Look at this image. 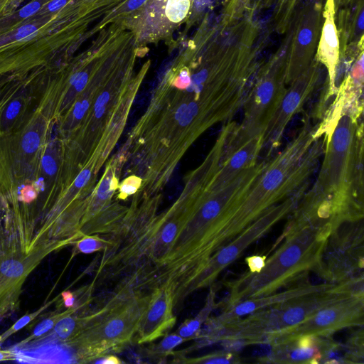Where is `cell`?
Masks as SVG:
<instances>
[{"label": "cell", "mask_w": 364, "mask_h": 364, "mask_svg": "<svg viewBox=\"0 0 364 364\" xmlns=\"http://www.w3.org/2000/svg\"><path fill=\"white\" fill-rule=\"evenodd\" d=\"M257 37L232 28L220 46L182 60L164 75L119 150L129 175L143 188L161 191L198 138L242 108L259 68Z\"/></svg>", "instance_id": "1"}, {"label": "cell", "mask_w": 364, "mask_h": 364, "mask_svg": "<svg viewBox=\"0 0 364 364\" xmlns=\"http://www.w3.org/2000/svg\"><path fill=\"white\" fill-rule=\"evenodd\" d=\"M101 50L60 70L53 114L60 139L96 173L119 141L146 73L134 71V55Z\"/></svg>", "instance_id": "2"}, {"label": "cell", "mask_w": 364, "mask_h": 364, "mask_svg": "<svg viewBox=\"0 0 364 364\" xmlns=\"http://www.w3.org/2000/svg\"><path fill=\"white\" fill-rule=\"evenodd\" d=\"M363 93L340 85L319 122L325 146L318 174L291 213L278 242L304 228L333 232L344 223L363 220Z\"/></svg>", "instance_id": "3"}, {"label": "cell", "mask_w": 364, "mask_h": 364, "mask_svg": "<svg viewBox=\"0 0 364 364\" xmlns=\"http://www.w3.org/2000/svg\"><path fill=\"white\" fill-rule=\"evenodd\" d=\"M264 164L257 163L217 190L207 187L216 170L209 159L188 173L185 183L194 198L191 215L166 257L146 282L149 289L169 284L173 290L175 306L183 301L186 290L215 252L220 232L261 174Z\"/></svg>", "instance_id": "4"}, {"label": "cell", "mask_w": 364, "mask_h": 364, "mask_svg": "<svg viewBox=\"0 0 364 364\" xmlns=\"http://www.w3.org/2000/svg\"><path fill=\"white\" fill-rule=\"evenodd\" d=\"M319 122L304 120L285 147L268 159L263 171L220 232L215 252L226 245L270 207L309 186L318 170L325 146Z\"/></svg>", "instance_id": "5"}, {"label": "cell", "mask_w": 364, "mask_h": 364, "mask_svg": "<svg viewBox=\"0 0 364 364\" xmlns=\"http://www.w3.org/2000/svg\"><path fill=\"white\" fill-rule=\"evenodd\" d=\"M84 14L79 1L57 12L36 14L0 35V80L47 70L78 40ZM1 80V81H2Z\"/></svg>", "instance_id": "6"}, {"label": "cell", "mask_w": 364, "mask_h": 364, "mask_svg": "<svg viewBox=\"0 0 364 364\" xmlns=\"http://www.w3.org/2000/svg\"><path fill=\"white\" fill-rule=\"evenodd\" d=\"M36 215L30 205L0 195V321L20 306L28 275L50 254L70 241L46 240L34 243Z\"/></svg>", "instance_id": "7"}, {"label": "cell", "mask_w": 364, "mask_h": 364, "mask_svg": "<svg viewBox=\"0 0 364 364\" xmlns=\"http://www.w3.org/2000/svg\"><path fill=\"white\" fill-rule=\"evenodd\" d=\"M363 282L351 279L318 291L289 299L234 321L208 333L204 342L228 347L268 344L276 334L302 322L318 309L350 294H364Z\"/></svg>", "instance_id": "8"}, {"label": "cell", "mask_w": 364, "mask_h": 364, "mask_svg": "<svg viewBox=\"0 0 364 364\" xmlns=\"http://www.w3.org/2000/svg\"><path fill=\"white\" fill-rule=\"evenodd\" d=\"M331 233L327 230L306 228L286 236L259 272H247L228 283L230 294L224 306L272 294L303 278L304 274L314 272Z\"/></svg>", "instance_id": "9"}, {"label": "cell", "mask_w": 364, "mask_h": 364, "mask_svg": "<svg viewBox=\"0 0 364 364\" xmlns=\"http://www.w3.org/2000/svg\"><path fill=\"white\" fill-rule=\"evenodd\" d=\"M289 32L281 48L258 68L243 104V118L228 136L223 159L265 129L287 90L286 68Z\"/></svg>", "instance_id": "10"}, {"label": "cell", "mask_w": 364, "mask_h": 364, "mask_svg": "<svg viewBox=\"0 0 364 364\" xmlns=\"http://www.w3.org/2000/svg\"><path fill=\"white\" fill-rule=\"evenodd\" d=\"M306 189L307 187L301 188L268 208L236 235L235 239L214 252L186 290L185 297L195 290L212 284L222 270L237 259L249 245L266 234L276 223L295 209Z\"/></svg>", "instance_id": "11"}, {"label": "cell", "mask_w": 364, "mask_h": 364, "mask_svg": "<svg viewBox=\"0 0 364 364\" xmlns=\"http://www.w3.org/2000/svg\"><path fill=\"white\" fill-rule=\"evenodd\" d=\"M363 220L341 225L328 238L314 272L333 284L363 277Z\"/></svg>", "instance_id": "12"}, {"label": "cell", "mask_w": 364, "mask_h": 364, "mask_svg": "<svg viewBox=\"0 0 364 364\" xmlns=\"http://www.w3.org/2000/svg\"><path fill=\"white\" fill-rule=\"evenodd\" d=\"M196 0H144L124 20L136 43L167 38L191 15Z\"/></svg>", "instance_id": "13"}, {"label": "cell", "mask_w": 364, "mask_h": 364, "mask_svg": "<svg viewBox=\"0 0 364 364\" xmlns=\"http://www.w3.org/2000/svg\"><path fill=\"white\" fill-rule=\"evenodd\" d=\"M364 294H350L318 309L309 318L274 336L268 344L305 335L332 336L341 329L363 326Z\"/></svg>", "instance_id": "14"}, {"label": "cell", "mask_w": 364, "mask_h": 364, "mask_svg": "<svg viewBox=\"0 0 364 364\" xmlns=\"http://www.w3.org/2000/svg\"><path fill=\"white\" fill-rule=\"evenodd\" d=\"M323 9L321 0H309L289 23L285 82L291 83L312 63L320 37Z\"/></svg>", "instance_id": "15"}, {"label": "cell", "mask_w": 364, "mask_h": 364, "mask_svg": "<svg viewBox=\"0 0 364 364\" xmlns=\"http://www.w3.org/2000/svg\"><path fill=\"white\" fill-rule=\"evenodd\" d=\"M322 81V65L315 59L310 66L289 85L278 109L264 134L263 149L267 159L281 144L287 126L317 91Z\"/></svg>", "instance_id": "16"}, {"label": "cell", "mask_w": 364, "mask_h": 364, "mask_svg": "<svg viewBox=\"0 0 364 364\" xmlns=\"http://www.w3.org/2000/svg\"><path fill=\"white\" fill-rule=\"evenodd\" d=\"M45 71L36 72L21 78L4 80L0 90V135L18 129L25 116L34 92L40 85Z\"/></svg>", "instance_id": "17"}, {"label": "cell", "mask_w": 364, "mask_h": 364, "mask_svg": "<svg viewBox=\"0 0 364 364\" xmlns=\"http://www.w3.org/2000/svg\"><path fill=\"white\" fill-rule=\"evenodd\" d=\"M174 307V293L171 285L163 284L151 291L136 333L137 343L154 341L167 334L176 321Z\"/></svg>", "instance_id": "18"}, {"label": "cell", "mask_w": 364, "mask_h": 364, "mask_svg": "<svg viewBox=\"0 0 364 364\" xmlns=\"http://www.w3.org/2000/svg\"><path fill=\"white\" fill-rule=\"evenodd\" d=\"M333 284V283L312 284L306 281H302L301 282H296V284H293L287 290L279 293L247 299L232 305L224 306V309L220 315L208 321V331L207 333L218 330L234 321L262 309L291 298L326 289Z\"/></svg>", "instance_id": "19"}, {"label": "cell", "mask_w": 364, "mask_h": 364, "mask_svg": "<svg viewBox=\"0 0 364 364\" xmlns=\"http://www.w3.org/2000/svg\"><path fill=\"white\" fill-rule=\"evenodd\" d=\"M334 0H326L323 9V23L314 59L324 66L327 72V85L321 100V107L326 104L338 89L336 85L339 65L340 48L336 26Z\"/></svg>", "instance_id": "20"}, {"label": "cell", "mask_w": 364, "mask_h": 364, "mask_svg": "<svg viewBox=\"0 0 364 364\" xmlns=\"http://www.w3.org/2000/svg\"><path fill=\"white\" fill-rule=\"evenodd\" d=\"M332 336L305 335L271 344L272 348L259 358L265 363H322Z\"/></svg>", "instance_id": "21"}, {"label": "cell", "mask_w": 364, "mask_h": 364, "mask_svg": "<svg viewBox=\"0 0 364 364\" xmlns=\"http://www.w3.org/2000/svg\"><path fill=\"white\" fill-rule=\"evenodd\" d=\"M336 14L340 48L338 67L341 63L348 66L363 52L364 0H351L338 8Z\"/></svg>", "instance_id": "22"}, {"label": "cell", "mask_w": 364, "mask_h": 364, "mask_svg": "<svg viewBox=\"0 0 364 364\" xmlns=\"http://www.w3.org/2000/svg\"><path fill=\"white\" fill-rule=\"evenodd\" d=\"M264 145V134L255 136L230 156L223 159L216 170L207 183L210 190L223 188L243 171L254 166Z\"/></svg>", "instance_id": "23"}, {"label": "cell", "mask_w": 364, "mask_h": 364, "mask_svg": "<svg viewBox=\"0 0 364 364\" xmlns=\"http://www.w3.org/2000/svg\"><path fill=\"white\" fill-rule=\"evenodd\" d=\"M50 0H31L13 13L0 18V35L36 15Z\"/></svg>", "instance_id": "24"}, {"label": "cell", "mask_w": 364, "mask_h": 364, "mask_svg": "<svg viewBox=\"0 0 364 364\" xmlns=\"http://www.w3.org/2000/svg\"><path fill=\"white\" fill-rule=\"evenodd\" d=\"M215 306V293L210 291L205 305L199 314L193 319L186 321L176 333L185 340L196 338L199 335L202 323L208 320V316Z\"/></svg>", "instance_id": "25"}, {"label": "cell", "mask_w": 364, "mask_h": 364, "mask_svg": "<svg viewBox=\"0 0 364 364\" xmlns=\"http://www.w3.org/2000/svg\"><path fill=\"white\" fill-rule=\"evenodd\" d=\"M299 0H277L274 9V22L279 33L287 31Z\"/></svg>", "instance_id": "26"}, {"label": "cell", "mask_w": 364, "mask_h": 364, "mask_svg": "<svg viewBox=\"0 0 364 364\" xmlns=\"http://www.w3.org/2000/svg\"><path fill=\"white\" fill-rule=\"evenodd\" d=\"M363 326L353 333V335L344 344L346 353V363H364V333Z\"/></svg>", "instance_id": "27"}, {"label": "cell", "mask_w": 364, "mask_h": 364, "mask_svg": "<svg viewBox=\"0 0 364 364\" xmlns=\"http://www.w3.org/2000/svg\"><path fill=\"white\" fill-rule=\"evenodd\" d=\"M79 309H80L77 307H73L61 311L60 310H57L55 313H53L49 316L43 319L38 325L36 326L31 334L21 341L28 342L43 336L49 332L63 317Z\"/></svg>", "instance_id": "28"}, {"label": "cell", "mask_w": 364, "mask_h": 364, "mask_svg": "<svg viewBox=\"0 0 364 364\" xmlns=\"http://www.w3.org/2000/svg\"><path fill=\"white\" fill-rule=\"evenodd\" d=\"M251 0H228L223 9L222 23L232 24L245 16Z\"/></svg>", "instance_id": "29"}, {"label": "cell", "mask_w": 364, "mask_h": 364, "mask_svg": "<svg viewBox=\"0 0 364 364\" xmlns=\"http://www.w3.org/2000/svg\"><path fill=\"white\" fill-rule=\"evenodd\" d=\"M108 242L97 234L83 235L75 242V253L90 254L97 251L105 250Z\"/></svg>", "instance_id": "30"}, {"label": "cell", "mask_w": 364, "mask_h": 364, "mask_svg": "<svg viewBox=\"0 0 364 364\" xmlns=\"http://www.w3.org/2000/svg\"><path fill=\"white\" fill-rule=\"evenodd\" d=\"M60 297V295L57 296L52 300L45 303L43 306H41L38 309L31 313H28L20 318H18L10 328H9L6 331H4L1 335V343L4 342L6 339H8L11 336L20 331L21 328L26 326L28 323L32 322L34 319H36L41 313H43L46 309H47L51 304L56 301Z\"/></svg>", "instance_id": "31"}, {"label": "cell", "mask_w": 364, "mask_h": 364, "mask_svg": "<svg viewBox=\"0 0 364 364\" xmlns=\"http://www.w3.org/2000/svg\"><path fill=\"white\" fill-rule=\"evenodd\" d=\"M186 363L236 364L241 363V358L233 351H220L210 353L200 358L189 359Z\"/></svg>", "instance_id": "32"}, {"label": "cell", "mask_w": 364, "mask_h": 364, "mask_svg": "<svg viewBox=\"0 0 364 364\" xmlns=\"http://www.w3.org/2000/svg\"><path fill=\"white\" fill-rule=\"evenodd\" d=\"M184 341L177 333L166 335L163 340L153 348L151 353L158 356L167 355L174 348L181 344Z\"/></svg>", "instance_id": "33"}, {"label": "cell", "mask_w": 364, "mask_h": 364, "mask_svg": "<svg viewBox=\"0 0 364 364\" xmlns=\"http://www.w3.org/2000/svg\"><path fill=\"white\" fill-rule=\"evenodd\" d=\"M75 0H50L36 14H49L58 11Z\"/></svg>", "instance_id": "34"}, {"label": "cell", "mask_w": 364, "mask_h": 364, "mask_svg": "<svg viewBox=\"0 0 364 364\" xmlns=\"http://www.w3.org/2000/svg\"><path fill=\"white\" fill-rule=\"evenodd\" d=\"M267 255H252L245 258V262L251 273L259 272L265 265Z\"/></svg>", "instance_id": "35"}, {"label": "cell", "mask_w": 364, "mask_h": 364, "mask_svg": "<svg viewBox=\"0 0 364 364\" xmlns=\"http://www.w3.org/2000/svg\"><path fill=\"white\" fill-rule=\"evenodd\" d=\"M25 0H9L6 7L4 8L2 15L1 17L9 15L16 10L18 9L19 6Z\"/></svg>", "instance_id": "36"}, {"label": "cell", "mask_w": 364, "mask_h": 364, "mask_svg": "<svg viewBox=\"0 0 364 364\" xmlns=\"http://www.w3.org/2000/svg\"><path fill=\"white\" fill-rule=\"evenodd\" d=\"M95 363H100V364H119L122 363V361L119 360L117 357L114 355H107L103 357L102 358L97 359V360L93 361Z\"/></svg>", "instance_id": "37"}, {"label": "cell", "mask_w": 364, "mask_h": 364, "mask_svg": "<svg viewBox=\"0 0 364 364\" xmlns=\"http://www.w3.org/2000/svg\"><path fill=\"white\" fill-rule=\"evenodd\" d=\"M15 354L11 349L1 350L0 349V361L14 360Z\"/></svg>", "instance_id": "38"}, {"label": "cell", "mask_w": 364, "mask_h": 364, "mask_svg": "<svg viewBox=\"0 0 364 364\" xmlns=\"http://www.w3.org/2000/svg\"><path fill=\"white\" fill-rule=\"evenodd\" d=\"M350 1H351V0H334L336 11L338 8H340V7H341V6H344V5H346V4H348V3H349Z\"/></svg>", "instance_id": "39"}, {"label": "cell", "mask_w": 364, "mask_h": 364, "mask_svg": "<svg viewBox=\"0 0 364 364\" xmlns=\"http://www.w3.org/2000/svg\"><path fill=\"white\" fill-rule=\"evenodd\" d=\"M9 0H0V18L2 15L3 11L6 7Z\"/></svg>", "instance_id": "40"}, {"label": "cell", "mask_w": 364, "mask_h": 364, "mask_svg": "<svg viewBox=\"0 0 364 364\" xmlns=\"http://www.w3.org/2000/svg\"><path fill=\"white\" fill-rule=\"evenodd\" d=\"M1 343H1V335H0V349H1Z\"/></svg>", "instance_id": "41"}]
</instances>
